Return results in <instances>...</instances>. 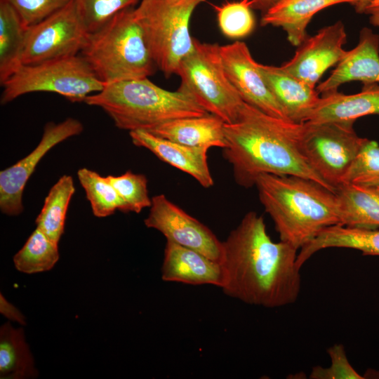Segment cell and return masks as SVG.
I'll use <instances>...</instances> for the list:
<instances>
[{
	"label": "cell",
	"mask_w": 379,
	"mask_h": 379,
	"mask_svg": "<svg viewBox=\"0 0 379 379\" xmlns=\"http://www.w3.org/2000/svg\"><path fill=\"white\" fill-rule=\"evenodd\" d=\"M224 293L244 303L277 308L294 303L301 288L298 249L272 241L264 218L249 211L222 241Z\"/></svg>",
	"instance_id": "6da1fadb"
},
{
	"label": "cell",
	"mask_w": 379,
	"mask_h": 379,
	"mask_svg": "<svg viewBox=\"0 0 379 379\" xmlns=\"http://www.w3.org/2000/svg\"><path fill=\"white\" fill-rule=\"evenodd\" d=\"M303 123L270 115L244 102L237 119L224 124L223 157L231 164L234 180L255 186L263 173L312 180L335 193L309 165L300 147Z\"/></svg>",
	"instance_id": "7a4b0ae2"
},
{
	"label": "cell",
	"mask_w": 379,
	"mask_h": 379,
	"mask_svg": "<svg viewBox=\"0 0 379 379\" xmlns=\"http://www.w3.org/2000/svg\"><path fill=\"white\" fill-rule=\"evenodd\" d=\"M255 186L280 240L298 250L326 227L339 224L335 193L312 180L263 173Z\"/></svg>",
	"instance_id": "3957f363"
},
{
	"label": "cell",
	"mask_w": 379,
	"mask_h": 379,
	"mask_svg": "<svg viewBox=\"0 0 379 379\" xmlns=\"http://www.w3.org/2000/svg\"><path fill=\"white\" fill-rule=\"evenodd\" d=\"M84 102L100 107L119 129L149 131L164 122L209 114L188 93L170 91L146 78L106 84Z\"/></svg>",
	"instance_id": "277c9868"
},
{
	"label": "cell",
	"mask_w": 379,
	"mask_h": 379,
	"mask_svg": "<svg viewBox=\"0 0 379 379\" xmlns=\"http://www.w3.org/2000/svg\"><path fill=\"white\" fill-rule=\"evenodd\" d=\"M80 55L105 85L148 77L156 66L133 7L89 34Z\"/></svg>",
	"instance_id": "5b68a950"
},
{
	"label": "cell",
	"mask_w": 379,
	"mask_h": 379,
	"mask_svg": "<svg viewBox=\"0 0 379 379\" xmlns=\"http://www.w3.org/2000/svg\"><path fill=\"white\" fill-rule=\"evenodd\" d=\"M206 0H141L135 8L154 62L166 77L177 73L194 48L190 22Z\"/></svg>",
	"instance_id": "8992f818"
},
{
	"label": "cell",
	"mask_w": 379,
	"mask_h": 379,
	"mask_svg": "<svg viewBox=\"0 0 379 379\" xmlns=\"http://www.w3.org/2000/svg\"><path fill=\"white\" fill-rule=\"evenodd\" d=\"M1 104L34 92L55 93L71 102L86 98L105 86L86 60L77 55L35 65H22L1 84Z\"/></svg>",
	"instance_id": "52a82bcc"
},
{
	"label": "cell",
	"mask_w": 379,
	"mask_h": 379,
	"mask_svg": "<svg viewBox=\"0 0 379 379\" xmlns=\"http://www.w3.org/2000/svg\"><path fill=\"white\" fill-rule=\"evenodd\" d=\"M194 50L180 64L179 89L190 93L209 114L225 124L234 122L244 103L230 81L220 57V46L194 39Z\"/></svg>",
	"instance_id": "ba28073f"
},
{
	"label": "cell",
	"mask_w": 379,
	"mask_h": 379,
	"mask_svg": "<svg viewBox=\"0 0 379 379\" xmlns=\"http://www.w3.org/2000/svg\"><path fill=\"white\" fill-rule=\"evenodd\" d=\"M354 121L303 123L301 152L312 168L335 191L368 139L357 135Z\"/></svg>",
	"instance_id": "9c48e42d"
},
{
	"label": "cell",
	"mask_w": 379,
	"mask_h": 379,
	"mask_svg": "<svg viewBox=\"0 0 379 379\" xmlns=\"http://www.w3.org/2000/svg\"><path fill=\"white\" fill-rule=\"evenodd\" d=\"M88 34L72 0L27 28L20 64L35 65L77 55L84 46Z\"/></svg>",
	"instance_id": "30bf717a"
},
{
	"label": "cell",
	"mask_w": 379,
	"mask_h": 379,
	"mask_svg": "<svg viewBox=\"0 0 379 379\" xmlns=\"http://www.w3.org/2000/svg\"><path fill=\"white\" fill-rule=\"evenodd\" d=\"M146 227L160 232L167 241L202 253L221 263L222 241L206 225L170 201L164 194L152 197Z\"/></svg>",
	"instance_id": "8fae6325"
},
{
	"label": "cell",
	"mask_w": 379,
	"mask_h": 379,
	"mask_svg": "<svg viewBox=\"0 0 379 379\" xmlns=\"http://www.w3.org/2000/svg\"><path fill=\"white\" fill-rule=\"evenodd\" d=\"M82 123L67 118L55 124L48 123L36 147L13 166L0 172V209L8 215H18L23 211L22 194L25 185L37 164L46 154L60 142L81 133Z\"/></svg>",
	"instance_id": "7c38bea8"
},
{
	"label": "cell",
	"mask_w": 379,
	"mask_h": 379,
	"mask_svg": "<svg viewBox=\"0 0 379 379\" xmlns=\"http://www.w3.org/2000/svg\"><path fill=\"white\" fill-rule=\"evenodd\" d=\"M219 48L225 73L243 101L270 115L288 120L246 44L236 41Z\"/></svg>",
	"instance_id": "4fadbf2b"
},
{
	"label": "cell",
	"mask_w": 379,
	"mask_h": 379,
	"mask_svg": "<svg viewBox=\"0 0 379 379\" xmlns=\"http://www.w3.org/2000/svg\"><path fill=\"white\" fill-rule=\"evenodd\" d=\"M344 24L339 20L307 37L293 57L281 67L288 73L315 88L324 73L337 65L347 51Z\"/></svg>",
	"instance_id": "5bb4252c"
},
{
	"label": "cell",
	"mask_w": 379,
	"mask_h": 379,
	"mask_svg": "<svg viewBox=\"0 0 379 379\" xmlns=\"http://www.w3.org/2000/svg\"><path fill=\"white\" fill-rule=\"evenodd\" d=\"M350 81L379 83V35L368 27L361 29L357 45L346 52L317 91L321 95L331 93Z\"/></svg>",
	"instance_id": "9a60e30c"
},
{
	"label": "cell",
	"mask_w": 379,
	"mask_h": 379,
	"mask_svg": "<svg viewBox=\"0 0 379 379\" xmlns=\"http://www.w3.org/2000/svg\"><path fill=\"white\" fill-rule=\"evenodd\" d=\"M132 142L152 152L160 160L190 175L202 187L213 185L205 147H190L157 136L147 131L129 132Z\"/></svg>",
	"instance_id": "2e32d148"
},
{
	"label": "cell",
	"mask_w": 379,
	"mask_h": 379,
	"mask_svg": "<svg viewBox=\"0 0 379 379\" xmlns=\"http://www.w3.org/2000/svg\"><path fill=\"white\" fill-rule=\"evenodd\" d=\"M161 279L165 281L208 284L221 288L224 273L220 263L201 253L166 240Z\"/></svg>",
	"instance_id": "e0dca14e"
},
{
	"label": "cell",
	"mask_w": 379,
	"mask_h": 379,
	"mask_svg": "<svg viewBox=\"0 0 379 379\" xmlns=\"http://www.w3.org/2000/svg\"><path fill=\"white\" fill-rule=\"evenodd\" d=\"M272 93L291 121L307 122L320 100L314 87L288 73L281 66L259 63Z\"/></svg>",
	"instance_id": "ac0fdd59"
},
{
	"label": "cell",
	"mask_w": 379,
	"mask_h": 379,
	"mask_svg": "<svg viewBox=\"0 0 379 379\" xmlns=\"http://www.w3.org/2000/svg\"><path fill=\"white\" fill-rule=\"evenodd\" d=\"M357 0H279L262 13L260 24L281 27L288 41L299 46L307 38L306 29L313 16L333 5L348 3L355 6Z\"/></svg>",
	"instance_id": "d6986e66"
},
{
	"label": "cell",
	"mask_w": 379,
	"mask_h": 379,
	"mask_svg": "<svg viewBox=\"0 0 379 379\" xmlns=\"http://www.w3.org/2000/svg\"><path fill=\"white\" fill-rule=\"evenodd\" d=\"M379 114V83L364 84L357 93L345 95L338 91L321 95L307 122L354 121Z\"/></svg>",
	"instance_id": "ffe728a7"
},
{
	"label": "cell",
	"mask_w": 379,
	"mask_h": 379,
	"mask_svg": "<svg viewBox=\"0 0 379 379\" xmlns=\"http://www.w3.org/2000/svg\"><path fill=\"white\" fill-rule=\"evenodd\" d=\"M224 122L208 114L173 119L150 129L148 132L181 145L195 147L225 148Z\"/></svg>",
	"instance_id": "44dd1931"
},
{
	"label": "cell",
	"mask_w": 379,
	"mask_h": 379,
	"mask_svg": "<svg viewBox=\"0 0 379 379\" xmlns=\"http://www.w3.org/2000/svg\"><path fill=\"white\" fill-rule=\"evenodd\" d=\"M339 224L354 228L379 227V187L343 182L335 190Z\"/></svg>",
	"instance_id": "7402d4cb"
},
{
	"label": "cell",
	"mask_w": 379,
	"mask_h": 379,
	"mask_svg": "<svg viewBox=\"0 0 379 379\" xmlns=\"http://www.w3.org/2000/svg\"><path fill=\"white\" fill-rule=\"evenodd\" d=\"M328 248L356 249L364 255H379V230L346 227L340 224L326 227L300 249L297 265L301 269L317 252Z\"/></svg>",
	"instance_id": "603a6c76"
},
{
	"label": "cell",
	"mask_w": 379,
	"mask_h": 379,
	"mask_svg": "<svg viewBox=\"0 0 379 379\" xmlns=\"http://www.w3.org/2000/svg\"><path fill=\"white\" fill-rule=\"evenodd\" d=\"M37 375L22 328L4 324L0 329V378L25 379Z\"/></svg>",
	"instance_id": "cb8c5ba5"
},
{
	"label": "cell",
	"mask_w": 379,
	"mask_h": 379,
	"mask_svg": "<svg viewBox=\"0 0 379 379\" xmlns=\"http://www.w3.org/2000/svg\"><path fill=\"white\" fill-rule=\"evenodd\" d=\"M27 27L7 0H0V83L21 65L20 55Z\"/></svg>",
	"instance_id": "d4e9b609"
},
{
	"label": "cell",
	"mask_w": 379,
	"mask_h": 379,
	"mask_svg": "<svg viewBox=\"0 0 379 379\" xmlns=\"http://www.w3.org/2000/svg\"><path fill=\"white\" fill-rule=\"evenodd\" d=\"M74 192L72 177L61 176L50 189L36 219V227L57 244L64 233L68 206Z\"/></svg>",
	"instance_id": "484cf974"
},
{
	"label": "cell",
	"mask_w": 379,
	"mask_h": 379,
	"mask_svg": "<svg viewBox=\"0 0 379 379\" xmlns=\"http://www.w3.org/2000/svg\"><path fill=\"white\" fill-rule=\"evenodd\" d=\"M59 258L58 244L36 227L14 255L13 262L18 271L35 274L52 269Z\"/></svg>",
	"instance_id": "4316f807"
},
{
	"label": "cell",
	"mask_w": 379,
	"mask_h": 379,
	"mask_svg": "<svg viewBox=\"0 0 379 379\" xmlns=\"http://www.w3.org/2000/svg\"><path fill=\"white\" fill-rule=\"evenodd\" d=\"M77 177L95 216L107 217L117 210L126 213L124 203L107 177L86 168L79 169Z\"/></svg>",
	"instance_id": "83f0119b"
},
{
	"label": "cell",
	"mask_w": 379,
	"mask_h": 379,
	"mask_svg": "<svg viewBox=\"0 0 379 379\" xmlns=\"http://www.w3.org/2000/svg\"><path fill=\"white\" fill-rule=\"evenodd\" d=\"M253 4V0H240L213 6L219 27L225 36L243 38L253 32L255 25Z\"/></svg>",
	"instance_id": "f1b7e54d"
},
{
	"label": "cell",
	"mask_w": 379,
	"mask_h": 379,
	"mask_svg": "<svg viewBox=\"0 0 379 379\" xmlns=\"http://www.w3.org/2000/svg\"><path fill=\"white\" fill-rule=\"evenodd\" d=\"M88 34L100 29L121 11L133 7L139 0H73Z\"/></svg>",
	"instance_id": "f546056e"
},
{
	"label": "cell",
	"mask_w": 379,
	"mask_h": 379,
	"mask_svg": "<svg viewBox=\"0 0 379 379\" xmlns=\"http://www.w3.org/2000/svg\"><path fill=\"white\" fill-rule=\"evenodd\" d=\"M107 178L124 203L126 213H139L143 208L151 206L152 199L148 194L147 179L145 175L128 171L121 175Z\"/></svg>",
	"instance_id": "4dcf8cb0"
},
{
	"label": "cell",
	"mask_w": 379,
	"mask_h": 379,
	"mask_svg": "<svg viewBox=\"0 0 379 379\" xmlns=\"http://www.w3.org/2000/svg\"><path fill=\"white\" fill-rule=\"evenodd\" d=\"M343 182L379 187V144L368 140L345 174Z\"/></svg>",
	"instance_id": "1f68e13d"
},
{
	"label": "cell",
	"mask_w": 379,
	"mask_h": 379,
	"mask_svg": "<svg viewBox=\"0 0 379 379\" xmlns=\"http://www.w3.org/2000/svg\"><path fill=\"white\" fill-rule=\"evenodd\" d=\"M331 360L328 368L313 367L310 378L313 379H363L349 362L344 346L335 344L327 350Z\"/></svg>",
	"instance_id": "d6a6232c"
},
{
	"label": "cell",
	"mask_w": 379,
	"mask_h": 379,
	"mask_svg": "<svg viewBox=\"0 0 379 379\" xmlns=\"http://www.w3.org/2000/svg\"><path fill=\"white\" fill-rule=\"evenodd\" d=\"M15 9L25 25L32 26L59 9L72 0H7Z\"/></svg>",
	"instance_id": "836d02e7"
},
{
	"label": "cell",
	"mask_w": 379,
	"mask_h": 379,
	"mask_svg": "<svg viewBox=\"0 0 379 379\" xmlns=\"http://www.w3.org/2000/svg\"><path fill=\"white\" fill-rule=\"evenodd\" d=\"M0 312L11 321H16L22 325L26 324L24 315L14 305L8 302L1 293L0 295Z\"/></svg>",
	"instance_id": "e575fe53"
},
{
	"label": "cell",
	"mask_w": 379,
	"mask_h": 379,
	"mask_svg": "<svg viewBox=\"0 0 379 379\" xmlns=\"http://www.w3.org/2000/svg\"><path fill=\"white\" fill-rule=\"evenodd\" d=\"M364 14L369 16V22L373 26L379 27V0H372Z\"/></svg>",
	"instance_id": "d590c367"
},
{
	"label": "cell",
	"mask_w": 379,
	"mask_h": 379,
	"mask_svg": "<svg viewBox=\"0 0 379 379\" xmlns=\"http://www.w3.org/2000/svg\"><path fill=\"white\" fill-rule=\"evenodd\" d=\"M279 0H253V8L260 10L264 13Z\"/></svg>",
	"instance_id": "8d00e7d4"
},
{
	"label": "cell",
	"mask_w": 379,
	"mask_h": 379,
	"mask_svg": "<svg viewBox=\"0 0 379 379\" xmlns=\"http://www.w3.org/2000/svg\"><path fill=\"white\" fill-rule=\"evenodd\" d=\"M372 1V0H357L354 6L355 11L357 13L363 14L366 8Z\"/></svg>",
	"instance_id": "74e56055"
},
{
	"label": "cell",
	"mask_w": 379,
	"mask_h": 379,
	"mask_svg": "<svg viewBox=\"0 0 379 379\" xmlns=\"http://www.w3.org/2000/svg\"></svg>",
	"instance_id": "f35d334b"
}]
</instances>
